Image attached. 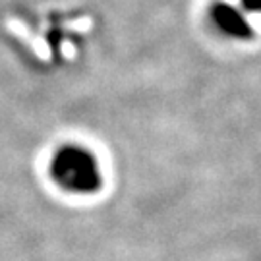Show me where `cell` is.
Instances as JSON below:
<instances>
[{
	"instance_id": "6da1fadb",
	"label": "cell",
	"mask_w": 261,
	"mask_h": 261,
	"mask_svg": "<svg viewBox=\"0 0 261 261\" xmlns=\"http://www.w3.org/2000/svg\"><path fill=\"white\" fill-rule=\"evenodd\" d=\"M53 178L68 190H91L101 180L99 167L91 153L82 147H64L55 155Z\"/></svg>"
},
{
	"instance_id": "7a4b0ae2",
	"label": "cell",
	"mask_w": 261,
	"mask_h": 261,
	"mask_svg": "<svg viewBox=\"0 0 261 261\" xmlns=\"http://www.w3.org/2000/svg\"><path fill=\"white\" fill-rule=\"evenodd\" d=\"M209 19L213 23V28L230 39H250L252 37V29L250 23L244 16L242 10L234 8L228 2H217L209 10Z\"/></svg>"
},
{
	"instance_id": "3957f363",
	"label": "cell",
	"mask_w": 261,
	"mask_h": 261,
	"mask_svg": "<svg viewBox=\"0 0 261 261\" xmlns=\"http://www.w3.org/2000/svg\"><path fill=\"white\" fill-rule=\"evenodd\" d=\"M242 8L246 12H257V14H261V0H242Z\"/></svg>"
}]
</instances>
